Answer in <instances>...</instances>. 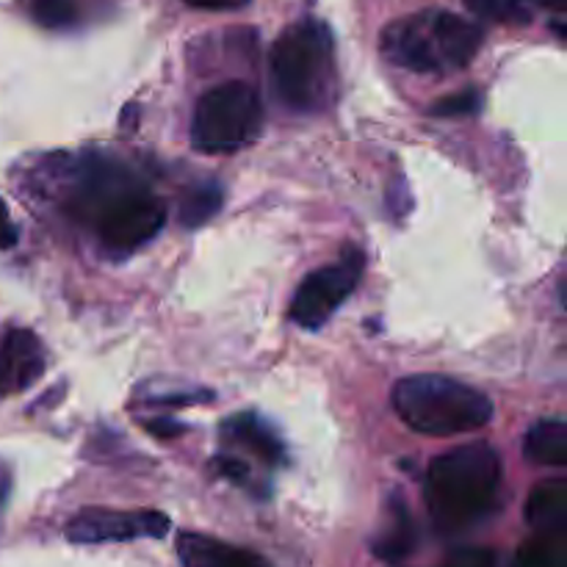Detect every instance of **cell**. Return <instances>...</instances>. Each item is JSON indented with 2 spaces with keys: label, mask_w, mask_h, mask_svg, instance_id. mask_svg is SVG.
I'll return each instance as SVG.
<instances>
[{
  "label": "cell",
  "mask_w": 567,
  "mask_h": 567,
  "mask_svg": "<svg viewBox=\"0 0 567 567\" xmlns=\"http://www.w3.org/2000/svg\"><path fill=\"white\" fill-rule=\"evenodd\" d=\"M502 457L487 443H465L432 460L424 498L441 535H463L496 509Z\"/></svg>",
  "instance_id": "6da1fadb"
},
{
  "label": "cell",
  "mask_w": 567,
  "mask_h": 567,
  "mask_svg": "<svg viewBox=\"0 0 567 567\" xmlns=\"http://www.w3.org/2000/svg\"><path fill=\"white\" fill-rule=\"evenodd\" d=\"M482 48V31L446 9H424L391 22L380 37V50L391 64L421 75L463 70Z\"/></svg>",
  "instance_id": "7a4b0ae2"
},
{
  "label": "cell",
  "mask_w": 567,
  "mask_h": 567,
  "mask_svg": "<svg viewBox=\"0 0 567 567\" xmlns=\"http://www.w3.org/2000/svg\"><path fill=\"white\" fill-rule=\"evenodd\" d=\"M271 86L297 114H319L336 92V48L324 22L305 20L288 28L271 48Z\"/></svg>",
  "instance_id": "3957f363"
},
{
  "label": "cell",
  "mask_w": 567,
  "mask_h": 567,
  "mask_svg": "<svg viewBox=\"0 0 567 567\" xmlns=\"http://www.w3.org/2000/svg\"><path fill=\"white\" fill-rule=\"evenodd\" d=\"M391 402L410 430L432 437L468 435L493 419V402L485 393L443 374L399 380Z\"/></svg>",
  "instance_id": "277c9868"
},
{
  "label": "cell",
  "mask_w": 567,
  "mask_h": 567,
  "mask_svg": "<svg viewBox=\"0 0 567 567\" xmlns=\"http://www.w3.org/2000/svg\"><path fill=\"white\" fill-rule=\"evenodd\" d=\"M264 105L249 83L227 81L197 100L192 120V144L199 153H238L260 136Z\"/></svg>",
  "instance_id": "5b68a950"
},
{
  "label": "cell",
  "mask_w": 567,
  "mask_h": 567,
  "mask_svg": "<svg viewBox=\"0 0 567 567\" xmlns=\"http://www.w3.org/2000/svg\"><path fill=\"white\" fill-rule=\"evenodd\" d=\"M166 221V208L158 197L138 186L127 188L116 199H111L89 225L100 236L103 247L114 255H127L147 244L161 233Z\"/></svg>",
  "instance_id": "8992f818"
},
{
  "label": "cell",
  "mask_w": 567,
  "mask_h": 567,
  "mask_svg": "<svg viewBox=\"0 0 567 567\" xmlns=\"http://www.w3.org/2000/svg\"><path fill=\"white\" fill-rule=\"evenodd\" d=\"M365 271L363 249L349 247L336 264L305 277L291 302V321L302 330H319L332 319L343 299L354 291Z\"/></svg>",
  "instance_id": "52a82bcc"
},
{
  "label": "cell",
  "mask_w": 567,
  "mask_h": 567,
  "mask_svg": "<svg viewBox=\"0 0 567 567\" xmlns=\"http://www.w3.org/2000/svg\"><path fill=\"white\" fill-rule=\"evenodd\" d=\"M172 524L164 513L155 509H83L66 524V540L78 546H100V543H127L142 537L169 535Z\"/></svg>",
  "instance_id": "ba28073f"
},
{
  "label": "cell",
  "mask_w": 567,
  "mask_h": 567,
  "mask_svg": "<svg viewBox=\"0 0 567 567\" xmlns=\"http://www.w3.org/2000/svg\"><path fill=\"white\" fill-rule=\"evenodd\" d=\"M44 347L31 330L11 327L0 341V396L22 393L44 374Z\"/></svg>",
  "instance_id": "9c48e42d"
},
{
  "label": "cell",
  "mask_w": 567,
  "mask_h": 567,
  "mask_svg": "<svg viewBox=\"0 0 567 567\" xmlns=\"http://www.w3.org/2000/svg\"><path fill=\"white\" fill-rule=\"evenodd\" d=\"M177 557L183 567H271L260 554L197 532L177 537Z\"/></svg>",
  "instance_id": "30bf717a"
},
{
  "label": "cell",
  "mask_w": 567,
  "mask_h": 567,
  "mask_svg": "<svg viewBox=\"0 0 567 567\" xmlns=\"http://www.w3.org/2000/svg\"><path fill=\"white\" fill-rule=\"evenodd\" d=\"M526 520L543 535H563L567 529V482L551 480L535 487L526 504Z\"/></svg>",
  "instance_id": "8fae6325"
},
{
  "label": "cell",
  "mask_w": 567,
  "mask_h": 567,
  "mask_svg": "<svg viewBox=\"0 0 567 567\" xmlns=\"http://www.w3.org/2000/svg\"><path fill=\"white\" fill-rule=\"evenodd\" d=\"M371 546H374L377 557L385 559V563H402L415 548V526L399 496H393V502L388 504L385 524L380 526Z\"/></svg>",
  "instance_id": "7c38bea8"
},
{
  "label": "cell",
  "mask_w": 567,
  "mask_h": 567,
  "mask_svg": "<svg viewBox=\"0 0 567 567\" xmlns=\"http://www.w3.org/2000/svg\"><path fill=\"white\" fill-rule=\"evenodd\" d=\"M221 432H225L227 441L249 449V452L258 454V457L266 460L269 465L282 463L280 437H277L275 432H271V426L266 424V421H260L258 415H233L230 421H225Z\"/></svg>",
  "instance_id": "4fadbf2b"
},
{
  "label": "cell",
  "mask_w": 567,
  "mask_h": 567,
  "mask_svg": "<svg viewBox=\"0 0 567 567\" xmlns=\"http://www.w3.org/2000/svg\"><path fill=\"white\" fill-rule=\"evenodd\" d=\"M524 454L535 465H551L565 468L567 465V424L565 419H543L526 432Z\"/></svg>",
  "instance_id": "5bb4252c"
},
{
  "label": "cell",
  "mask_w": 567,
  "mask_h": 567,
  "mask_svg": "<svg viewBox=\"0 0 567 567\" xmlns=\"http://www.w3.org/2000/svg\"><path fill=\"white\" fill-rule=\"evenodd\" d=\"M221 208V188L216 183H203L192 188L181 203V225L199 227L208 219H214L216 210Z\"/></svg>",
  "instance_id": "9a60e30c"
},
{
  "label": "cell",
  "mask_w": 567,
  "mask_h": 567,
  "mask_svg": "<svg viewBox=\"0 0 567 567\" xmlns=\"http://www.w3.org/2000/svg\"><path fill=\"white\" fill-rule=\"evenodd\" d=\"M515 567H567V546L563 535H543L520 548Z\"/></svg>",
  "instance_id": "2e32d148"
},
{
  "label": "cell",
  "mask_w": 567,
  "mask_h": 567,
  "mask_svg": "<svg viewBox=\"0 0 567 567\" xmlns=\"http://www.w3.org/2000/svg\"><path fill=\"white\" fill-rule=\"evenodd\" d=\"M476 17H485L493 22H509V25H526L532 20L524 0H465Z\"/></svg>",
  "instance_id": "e0dca14e"
},
{
  "label": "cell",
  "mask_w": 567,
  "mask_h": 567,
  "mask_svg": "<svg viewBox=\"0 0 567 567\" xmlns=\"http://www.w3.org/2000/svg\"><path fill=\"white\" fill-rule=\"evenodd\" d=\"M33 17L44 28H66L78 20L75 0H33Z\"/></svg>",
  "instance_id": "ac0fdd59"
},
{
  "label": "cell",
  "mask_w": 567,
  "mask_h": 567,
  "mask_svg": "<svg viewBox=\"0 0 567 567\" xmlns=\"http://www.w3.org/2000/svg\"><path fill=\"white\" fill-rule=\"evenodd\" d=\"M480 94L476 92H463V94H452V97L446 100H437L435 105H432V114L437 116H463V114H474L476 109H480Z\"/></svg>",
  "instance_id": "d6986e66"
},
{
  "label": "cell",
  "mask_w": 567,
  "mask_h": 567,
  "mask_svg": "<svg viewBox=\"0 0 567 567\" xmlns=\"http://www.w3.org/2000/svg\"><path fill=\"white\" fill-rule=\"evenodd\" d=\"M443 567H496V554L491 548H457L452 557L443 563Z\"/></svg>",
  "instance_id": "ffe728a7"
},
{
  "label": "cell",
  "mask_w": 567,
  "mask_h": 567,
  "mask_svg": "<svg viewBox=\"0 0 567 567\" xmlns=\"http://www.w3.org/2000/svg\"><path fill=\"white\" fill-rule=\"evenodd\" d=\"M214 468L219 471V474L230 476V480L238 482V485H244V482L249 480L247 465L238 463V460H233V457H216V460H214Z\"/></svg>",
  "instance_id": "44dd1931"
},
{
  "label": "cell",
  "mask_w": 567,
  "mask_h": 567,
  "mask_svg": "<svg viewBox=\"0 0 567 567\" xmlns=\"http://www.w3.org/2000/svg\"><path fill=\"white\" fill-rule=\"evenodd\" d=\"M17 244V227L11 221L9 208H6L3 197H0V249H11Z\"/></svg>",
  "instance_id": "7402d4cb"
},
{
  "label": "cell",
  "mask_w": 567,
  "mask_h": 567,
  "mask_svg": "<svg viewBox=\"0 0 567 567\" xmlns=\"http://www.w3.org/2000/svg\"><path fill=\"white\" fill-rule=\"evenodd\" d=\"M192 9H205V11H236L244 9L249 0H186Z\"/></svg>",
  "instance_id": "603a6c76"
},
{
  "label": "cell",
  "mask_w": 567,
  "mask_h": 567,
  "mask_svg": "<svg viewBox=\"0 0 567 567\" xmlns=\"http://www.w3.org/2000/svg\"><path fill=\"white\" fill-rule=\"evenodd\" d=\"M529 3L540 6V9H548V11H557V14H563L567 0H529Z\"/></svg>",
  "instance_id": "cb8c5ba5"
},
{
  "label": "cell",
  "mask_w": 567,
  "mask_h": 567,
  "mask_svg": "<svg viewBox=\"0 0 567 567\" xmlns=\"http://www.w3.org/2000/svg\"><path fill=\"white\" fill-rule=\"evenodd\" d=\"M9 471L3 468V465H0V507H3L6 504V496H9Z\"/></svg>",
  "instance_id": "d4e9b609"
}]
</instances>
